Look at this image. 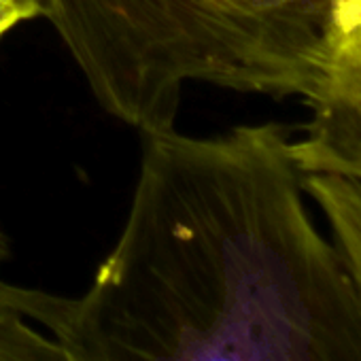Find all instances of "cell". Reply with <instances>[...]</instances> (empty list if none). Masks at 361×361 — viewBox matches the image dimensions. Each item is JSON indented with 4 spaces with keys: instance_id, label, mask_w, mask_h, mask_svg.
Wrapping results in <instances>:
<instances>
[{
    "instance_id": "6da1fadb",
    "label": "cell",
    "mask_w": 361,
    "mask_h": 361,
    "mask_svg": "<svg viewBox=\"0 0 361 361\" xmlns=\"http://www.w3.org/2000/svg\"><path fill=\"white\" fill-rule=\"evenodd\" d=\"M126 226L77 298L30 289L62 361H361V291L279 123L145 134Z\"/></svg>"
},
{
    "instance_id": "7a4b0ae2",
    "label": "cell",
    "mask_w": 361,
    "mask_h": 361,
    "mask_svg": "<svg viewBox=\"0 0 361 361\" xmlns=\"http://www.w3.org/2000/svg\"><path fill=\"white\" fill-rule=\"evenodd\" d=\"M104 111L142 136L174 128L185 83L215 85L200 0H45Z\"/></svg>"
},
{
    "instance_id": "3957f363",
    "label": "cell",
    "mask_w": 361,
    "mask_h": 361,
    "mask_svg": "<svg viewBox=\"0 0 361 361\" xmlns=\"http://www.w3.org/2000/svg\"><path fill=\"white\" fill-rule=\"evenodd\" d=\"M310 119L291 155L302 174L361 183V30L334 26L317 73L302 96Z\"/></svg>"
},
{
    "instance_id": "277c9868",
    "label": "cell",
    "mask_w": 361,
    "mask_h": 361,
    "mask_svg": "<svg viewBox=\"0 0 361 361\" xmlns=\"http://www.w3.org/2000/svg\"><path fill=\"white\" fill-rule=\"evenodd\" d=\"M302 185L323 211L361 291V183L334 174H302Z\"/></svg>"
},
{
    "instance_id": "5b68a950",
    "label": "cell",
    "mask_w": 361,
    "mask_h": 361,
    "mask_svg": "<svg viewBox=\"0 0 361 361\" xmlns=\"http://www.w3.org/2000/svg\"><path fill=\"white\" fill-rule=\"evenodd\" d=\"M9 240L0 230V361H62L54 340L41 334L26 314L28 287L3 279Z\"/></svg>"
},
{
    "instance_id": "8992f818",
    "label": "cell",
    "mask_w": 361,
    "mask_h": 361,
    "mask_svg": "<svg viewBox=\"0 0 361 361\" xmlns=\"http://www.w3.org/2000/svg\"><path fill=\"white\" fill-rule=\"evenodd\" d=\"M43 16L45 0H0V39L13 26Z\"/></svg>"
},
{
    "instance_id": "52a82bcc",
    "label": "cell",
    "mask_w": 361,
    "mask_h": 361,
    "mask_svg": "<svg viewBox=\"0 0 361 361\" xmlns=\"http://www.w3.org/2000/svg\"><path fill=\"white\" fill-rule=\"evenodd\" d=\"M350 26L361 30V9H346V11H336L334 13V26Z\"/></svg>"
},
{
    "instance_id": "ba28073f",
    "label": "cell",
    "mask_w": 361,
    "mask_h": 361,
    "mask_svg": "<svg viewBox=\"0 0 361 361\" xmlns=\"http://www.w3.org/2000/svg\"><path fill=\"white\" fill-rule=\"evenodd\" d=\"M346 9H361V0H334V13Z\"/></svg>"
}]
</instances>
